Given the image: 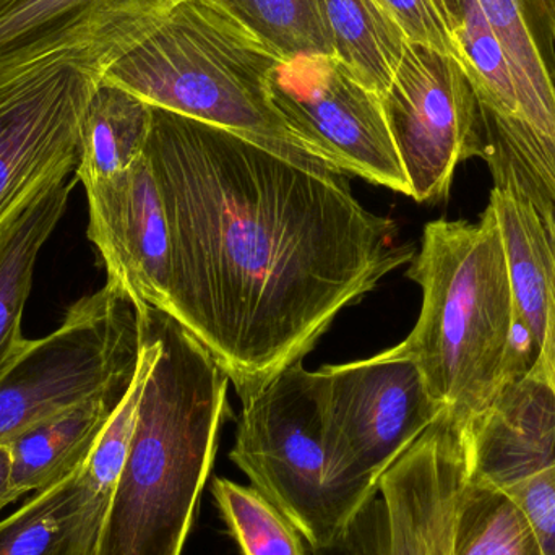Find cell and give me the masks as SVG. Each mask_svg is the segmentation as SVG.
Instances as JSON below:
<instances>
[{
  "instance_id": "cell-13",
  "label": "cell",
  "mask_w": 555,
  "mask_h": 555,
  "mask_svg": "<svg viewBox=\"0 0 555 555\" xmlns=\"http://www.w3.org/2000/svg\"><path fill=\"white\" fill-rule=\"evenodd\" d=\"M88 240L103 260L107 281L129 294L142 312L166 310L171 278V241L165 205L149 158L109 178L83 184Z\"/></svg>"
},
{
  "instance_id": "cell-1",
  "label": "cell",
  "mask_w": 555,
  "mask_h": 555,
  "mask_svg": "<svg viewBox=\"0 0 555 555\" xmlns=\"http://www.w3.org/2000/svg\"><path fill=\"white\" fill-rule=\"evenodd\" d=\"M145 156L171 241L165 312L241 400L315 348L345 307L413 260L330 163L153 106Z\"/></svg>"
},
{
  "instance_id": "cell-30",
  "label": "cell",
  "mask_w": 555,
  "mask_h": 555,
  "mask_svg": "<svg viewBox=\"0 0 555 555\" xmlns=\"http://www.w3.org/2000/svg\"><path fill=\"white\" fill-rule=\"evenodd\" d=\"M553 81H554V87H555V70H554V74H553Z\"/></svg>"
},
{
  "instance_id": "cell-20",
  "label": "cell",
  "mask_w": 555,
  "mask_h": 555,
  "mask_svg": "<svg viewBox=\"0 0 555 555\" xmlns=\"http://www.w3.org/2000/svg\"><path fill=\"white\" fill-rule=\"evenodd\" d=\"M153 106L130 91L98 81L81 126V155L75 176L81 184L109 178L145 152Z\"/></svg>"
},
{
  "instance_id": "cell-6",
  "label": "cell",
  "mask_w": 555,
  "mask_h": 555,
  "mask_svg": "<svg viewBox=\"0 0 555 555\" xmlns=\"http://www.w3.org/2000/svg\"><path fill=\"white\" fill-rule=\"evenodd\" d=\"M142 341V315L116 284L72 304L61 325L0 375V443L132 377Z\"/></svg>"
},
{
  "instance_id": "cell-7",
  "label": "cell",
  "mask_w": 555,
  "mask_h": 555,
  "mask_svg": "<svg viewBox=\"0 0 555 555\" xmlns=\"http://www.w3.org/2000/svg\"><path fill=\"white\" fill-rule=\"evenodd\" d=\"M230 459L293 521L310 550L328 546L349 527L325 481L317 372L302 362L243 400Z\"/></svg>"
},
{
  "instance_id": "cell-3",
  "label": "cell",
  "mask_w": 555,
  "mask_h": 555,
  "mask_svg": "<svg viewBox=\"0 0 555 555\" xmlns=\"http://www.w3.org/2000/svg\"><path fill=\"white\" fill-rule=\"evenodd\" d=\"M408 266V278L423 291V307L410 335L385 352L414 362L430 397L463 429L505 382L537 362L515 312L494 211L486 208L478 223L429 221Z\"/></svg>"
},
{
  "instance_id": "cell-9",
  "label": "cell",
  "mask_w": 555,
  "mask_h": 555,
  "mask_svg": "<svg viewBox=\"0 0 555 555\" xmlns=\"http://www.w3.org/2000/svg\"><path fill=\"white\" fill-rule=\"evenodd\" d=\"M380 103L417 204L446 201L456 166L485 159L481 106L455 55L408 41Z\"/></svg>"
},
{
  "instance_id": "cell-22",
  "label": "cell",
  "mask_w": 555,
  "mask_h": 555,
  "mask_svg": "<svg viewBox=\"0 0 555 555\" xmlns=\"http://www.w3.org/2000/svg\"><path fill=\"white\" fill-rule=\"evenodd\" d=\"M452 555H546L524 508L508 492L466 481L456 508Z\"/></svg>"
},
{
  "instance_id": "cell-26",
  "label": "cell",
  "mask_w": 555,
  "mask_h": 555,
  "mask_svg": "<svg viewBox=\"0 0 555 555\" xmlns=\"http://www.w3.org/2000/svg\"><path fill=\"white\" fill-rule=\"evenodd\" d=\"M505 492L524 508L540 538L544 554L555 555V465Z\"/></svg>"
},
{
  "instance_id": "cell-11",
  "label": "cell",
  "mask_w": 555,
  "mask_h": 555,
  "mask_svg": "<svg viewBox=\"0 0 555 555\" xmlns=\"http://www.w3.org/2000/svg\"><path fill=\"white\" fill-rule=\"evenodd\" d=\"M485 162L494 188L488 207L501 228L515 312L555 388V207L514 153L486 129Z\"/></svg>"
},
{
  "instance_id": "cell-17",
  "label": "cell",
  "mask_w": 555,
  "mask_h": 555,
  "mask_svg": "<svg viewBox=\"0 0 555 555\" xmlns=\"http://www.w3.org/2000/svg\"><path fill=\"white\" fill-rule=\"evenodd\" d=\"M133 375L33 424L7 442L12 455L13 501L52 488L83 468Z\"/></svg>"
},
{
  "instance_id": "cell-18",
  "label": "cell",
  "mask_w": 555,
  "mask_h": 555,
  "mask_svg": "<svg viewBox=\"0 0 555 555\" xmlns=\"http://www.w3.org/2000/svg\"><path fill=\"white\" fill-rule=\"evenodd\" d=\"M106 517L77 472L0 521V555H96Z\"/></svg>"
},
{
  "instance_id": "cell-2",
  "label": "cell",
  "mask_w": 555,
  "mask_h": 555,
  "mask_svg": "<svg viewBox=\"0 0 555 555\" xmlns=\"http://www.w3.org/2000/svg\"><path fill=\"white\" fill-rule=\"evenodd\" d=\"M159 343L96 555H182L214 468L231 380L165 310H142Z\"/></svg>"
},
{
  "instance_id": "cell-28",
  "label": "cell",
  "mask_w": 555,
  "mask_h": 555,
  "mask_svg": "<svg viewBox=\"0 0 555 555\" xmlns=\"http://www.w3.org/2000/svg\"><path fill=\"white\" fill-rule=\"evenodd\" d=\"M12 455L9 443H0V512L12 504Z\"/></svg>"
},
{
  "instance_id": "cell-12",
  "label": "cell",
  "mask_w": 555,
  "mask_h": 555,
  "mask_svg": "<svg viewBox=\"0 0 555 555\" xmlns=\"http://www.w3.org/2000/svg\"><path fill=\"white\" fill-rule=\"evenodd\" d=\"M176 0H5L0 72L62 55L101 78Z\"/></svg>"
},
{
  "instance_id": "cell-21",
  "label": "cell",
  "mask_w": 555,
  "mask_h": 555,
  "mask_svg": "<svg viewBox=\"0 0 555 555\" xmlns=\"http://www.w3.org/2000/svg\"><path fill=\"white\" fill-rule=\"evenodd\" d=\"M333 55L378 96L387 91L408 39L377 0H322Z\"/></svg>"
},
{
  "instance_id": "cell-19",
  "label": "cell",
  "mask_w": 555,
  "mask_h": 555,
  "mask_svg": "<svg viewBox=\"0 0 555 555\" xmlns=\"http://www.w3.org/2000/svg\"><path fill=\"white\" fill-rule=\"evenodd\" d=\"M77 176L46 189L0 236V375L29 348L22 317L31 291L36 260L67 210Z\"/></svg>"
},
{
  "instance_id": "cell-4",
  "label": "cell",
  "mask_w": 555,
  "mask_h": 555,
  "mask_svg": "<svg viewBox=\"0 0 555 555\" xmlns=\"http://www.w3.org/2000/svg\"><path fill=\"white\" fill-rule=\"evenodd\" d=\"M280 61L210 0H176L101 80L150 106L317 156L273 104L270 77Z\"/></svg>"
},
{
  "instance_id": "cell-25",
  "label": "cell",
  "mask_w": 555,
  "mask_h": 555,
  "mask_svg": "<svg viewBox=\"0 0 555 555\" xmlns=\"http://www.w3.org/2000/svg\"><path fill=\"white\" fill-rule=\"evenodd\" d=\"M410 42L430 46L455 55V39L434 0H377Z\"/></svg>"
},
{
  "instance_id": "cell-14",
  "label": "cell",
  "mask_w": 555,
  "mask_h": 555,
  "mask_svg": "<svg viewBox=\"0 0 555 555\" xmlns=\"http://www.w3.org/2000/svg\"><path fill=\"white\" fill-rule=\"evenodd\" d=\"M466 481L462 430L446 411L378 482L387 517L384 555H452Z\"/></svg>"
},
{
  "instance_id": "cell-27",
  "label": "cell",
  "mask_w": 555,
  "mask_h": 555,
  "mask_svg": "<svg viewBox=\"0 0 555 555\" xmlns=\"http://www.w3.org/2000/svg\"><path fill=\"white\" fill-rule=\"evenodd\" d=\"M385 537L387 517L384 501L377 494L356 515L338 540L310 551L312 555H384Z\"/></svg>"
},
{
  "instance_id": "cell-16",
  "label": "cell",
  "mask_w": 555,
  "mask_h": 555,
  "mask_svg": "<svg viewBox=\"0 0 555 555\" xmlns=\"http://www.w3.org/2000/svg\"><path fill=\"white\" fill-rule=\"evenodd\" d=\"M514 72L521 119L555 195V0H478Z\"/></svg>"
},
{
  "instance_id": "cell-29",
  "label": "cell",
  "mask_w": 555,
  "mask_h": 555,
  "mask_svg": "<svg viewBox=\"0 0 555 555\" xmlns=\"http://www.w3.org/2000/svg\"><path fill=\"white\" fill-rule=\"evenodd\" d=\"M434 2L439 7L440 13H442L453 35L462 23L463 0H434Z\"/></svg>"
},
{
  "instance_id": "cell-31",
  "label": "cell",
  "mask_w": 555,
  "mask_h": 555,
  "mask_svg": "<svg viewBox=\"0 0 555 555\" xmlns=\"http://www.w3.org/2000/svg\"><path fill=\"white\" fill-rule=\"evenodd\" d=\"M3 2H5V0H0V3H3Z\"/></svg>"
},
{
  "instance_id": "cell-5",
  "label": "cell",
  "mask_w": 555,
  "mask_h": 555,
  "mask_svg": "<svg viewBox=\"0 0 555 555\" xmlns=\"http://www.w3.org/2000/svg\"><path fill=\"white\" fill-rule=\"evenodd\" d=\"M315 372L325 481L349 525L378 494L382 476L446 410L414 362L385 351Z\"/></svg>"
},
{
  "instance_id": "cell-24",
  "label": "cell",
  "mask_w": 555,
  "mask_h": 555,
  "mask_svg": "<svg viewBox=\"0 0 555 555\" xmlns=\"http://www.w3.org/2000/svg\"><path fill=\"white\" fill-rule=\"evenodd\" d=\"M211 494L243 555H306L302 534L256 488L215 478Z\"/></svg>"
},
{
  "instance_id": "cell-15",
  "label": "cell",
  "mask_w": 555,
  "mask_h": 555,
  "mask_svg": "<svg viewBox=\"0 0 555 555\" xmlns=\"http://www.w3.org/2000/svg\"><path fill=\"white\" fill-rule=\"evenodd\" d=\"M468 481L511 491L555 465V388L538 369L505 382L463 427Z\"/></svg>"
},
{
  "instance_id": "cell-8",
  "label": "cell",
  "mask_w": 555,
  "mask_h": 555,
  "mask_svg": "<svg viewBox=\"0 0 555 555\" xmlns=\"http://www.w3.org/2000/svg\"><path fill=\"white\" fill-rule=\"evenodd\" d=\"M100 80L62 55L0 72V236L78 168L85 111Z\"/></svg>"
},
{
  "instance_id": "cell-10",
  "label": "cell",
  "mask_w": 555,
  "mask_h": 555,
  "mask_svg": "<svg viewBox=\"0 0 555 555\" xmlns=\"http://www.w3.org/2000/svg\"><path fill=\"white\" fill-rule=\"evenodd\" d=\"M270 93L284 122L320 159L410 197L380 96L335 55L280 61Z\"/></svg>"
},
{
  "instance_id": "cell-23",
  "label": "cell",
  "mask_w": 555,
  "mask_h": 555,
  "mask_svg": "<svg viewBox=\"0 0 555 555\" xmlns=\"http://www.w3.org/2000/svg\"><path fill=\"white\" fill-rule=\"evenodd\" d=\"M281 61L333 55L322 0H210Z\"/></svg>"
}]
</instances>
